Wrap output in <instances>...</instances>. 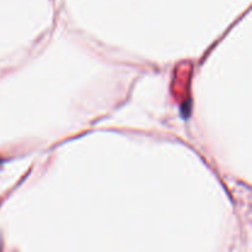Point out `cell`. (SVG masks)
Listing matches in <instances>:
<instances>
[]
</instances>
